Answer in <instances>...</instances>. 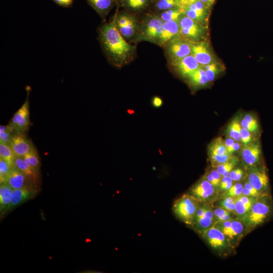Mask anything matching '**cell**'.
<instances>
[{
	"label": "cell",
	"mask_w": 273,
	"mask_h": 273,
	"mask_svg": "<svg viewBox=\"0 0 273 273\" xmlns=\"http://www.w3.org/2000/svg\"><path fill=\"white\" fill-rule=\"evenodd\" d=\"M99 38L106 58L113 66L120 68L134 58L135 47L127 42L122 36L116 26L114 19L100 27Z\"/></svg>",
	"instance_id": "1"
},
{
	"label": "cell",
	"mask_w": 273,
	"mask_h": 273,
	"mask_svg": "<svg viewBox=\"0 0 273 273\" xmlns=\"http://www.w3.org/2000/svg\"><path fill=\"white\" fill-rule=\"evenodd\" d=\"M273 216V201L269 194L256 198L249 211L243 216V221L253 229L270 219Z\"/></svg>",
	"instance_id": "2"
},
{
	"label": "cell",
	"mask_w": 273,
	"mask_h": 273,
	"mask_svg": "<svg viewBox=\"0 0 273 273\" xmlns=\"http://www.w3.org/2000/svg\"><path fill=\"white\" fill-rule=\"evenodd\" d=\"M200 202L191 194H185L173 203V211L181 221L192 225Z\"/></svg>",
	"instance_id": "3"
},
{
	"label": "cell",
	"mask_w": 273,
	"mask_h": 273,
	"mask_svg": "<svg viewBox=\"0 0 273 273\" xmlns=\"http://www.w3.org/2000/svg\"><path fill=\"white\" fill-rule=\"evenodd\" d=\"M163 21L158 15L150 14L140 23L135 41H147L157 44L160 35Z\"/></svg>",
	"instance_id": "4"
},
{
	"label": "cell",
	"mask_w": 273,
	"mask_h": 273,
	"mask_svg": "<svg viewBox=\"0 0 273 273\" xmlns=\"http://www.w3.org/2000/svg\"><path fill=\"white\" fill-rule=\"evenodd\" d=\"M179 34L183 37L192 42L205 40L207 29L195 20L190 18L184 13L178 20Z\"/></svg>",
	"instance_id": "5"
},
{
	"label": "cell",
	"mask_w": 273,
	"mask_h": 273,
	"mask_svg": "<svg viewBox=\"0 0 273 273\" xmlns=\"http://www.w3.org/2000/svg\"><path fill=\"white\" fill-rule=\"evenodd\" d=\"M193 43L179 34L170 39L164 46L169 63L172 64L191 54Z\"/></svg>",
	"instance_id": "6"
},
{
	"label": "cell",
	"mask_w": 273,
	"mask_h": 273,
	"mask_svg": "<svg viewBox=\"0 0 273 273\" xmlns=\"http://www.w3.org/2000/svg\"><path fill=\"white\" fill-rule=\"evenodd\" d=\"M116 27L125 40L135 39L140 27L136 17L131 13L122 12L117 14L114 18Z\"/></svg>",
	"instance_id": "7"
},
{
	"label": "cell",
	"mask_w": 273,
	"mask_h": 273,
	"mask_svg": "<svg viewBox=\"0 0 273 273\" xmlns=\"http://www.w3.org/2000/svg\"><path fill=\"white\" fill-rule=\"evenodd\" d=\"M28 91L27 90V96L24 103L14 114L8 124L15 133H25L30 125Z\"/></svg>",
	"instance_id": "8"
},
{
	"label": "cell",
	"mask_w": 273,
	"mask_h": 273,
	"mask_svg": "<svg viewBox=\"0 0 273 273\" xmlns=\"http://www.w3.org/2000/svg\"><path fill=\"white\" fill-rule=\"evenodd\" d=\"M200 234L207 244L219 253H225L232 246L224 234L214 225Z\"/></svg>",
	"instance_id": "9"
},
{
	"label": "cell",
	"mask_w": 273,
	"mask_h": 273,
	"mask_svg": "<svg viewBox=\"0 0 273 273\" xmlns=\"http://www.w3.org/2000/svg\"><path fill=\"white\" fill-rule=\"evenodd\" d=\"M214 225L219 229L232 243L242 236L246 226L243 221L237 219L216 221Z\"/></svg>",
	"instance_id": "10"
},
{
	"label": "cell",
	"mask_w": 273,
	"mask_h": 273,
	"mask_svg": "<svg viewBox=\"0 0 273 273\" xmlns=\"http://www.w3.org/2000/svg\"><path fill=\"white\" fill-rule=\"evenodd\" d=\"M191 54L202 67L218 61L209 43L206 40L193 42Z\"/></svg>",
	"instance_id": "11"
},
{
	"label": "cell",
	"mask_w": 273,
	"mask_h": 273,
	"mask_svg": "<svg viewBox=\"0 0 273 273\" xmlns=\"http://www.w3.org/2000/svg\"><path fill=\"white\" fill-rule=\"evenodd\" d=\"M208 10L200 0H194L183 7L184 14L204 26L207 23Z\"/></svg>",
	"instance_id": "12"
},
{
	"label": "cell",
	"mask_w": 273,
	"mask_h": 273,
	"mask_svg": "<svg viewBox=\"0 0 273 273\" xmlns=\"http://www.w3.org/2000/svg\"><path fill=\"white\" fill-rule=\"evenodd\" d=\"M248 181L261 195L269 194V178L264 168L253 169L249 174Z\"/></svg>",
	"instance_id": "13"
},
{
	"label": "cell",
	"mask_w": 273,
	"mask_h": 273,
	"mask_svg": "<svg viewBox=\"0 0 273 273\" xmlns=\"http://www.w3.org/2000/svg\"><path fill=\"white\" fill-rule=\"evenodd\" d=\"M4 183L8 185L13 190L36 186L37 184L14 166L13 167Z\"/></svg>",
	"instance_id": "14"
},
{
	"label": "cell",
	"mask_w": 273,
	"mask_h": 273,
	"mask_svg": "<svg viewBox=\"0 0 273 273\" xmlns=\"http://www.w3.org/2000/svg\"><path fill=\"white\" fill-rule=\"evenodd\" d=\"M10 146L15 155L18 157H24L35 148L31 141L23 133H14Z\"/></svg>",
	"instance_id": "15"
},
{
	"label": "cell",
	"mask_w": 273,
	"mask_h": 273,
	"mask_svg": "<svg viewBox=\"0 0 273 273\" xmlns=\"http://www.w3.org/2000/svg\"><path fill=\"white\" fill-rule=\"evenodd\" d=\"M37 186L13 190L11 197L9 211L13 210L26 201L34 198L38 193Z\"/></svg>",
	"instance_id": "16"
},
{
	"label": "cell",
	"mask_w": 273,
	"mask_h": 273,
	"mask_svg": "<svg viewBox=\"0 0 273 273\" xmlns=\"http://www.w3.org/2000/svg\"><path fill=\"white\" fill-rule=\"evenodd\" d=\"M171 64L179 75L186 78L201 67L192 54Z\"/></svg>",
	"instance_id": "17"
},
{
	"label": "cell",
	"mask_w": 273,
	"mask_h": 273,
	"mask_svg": "<svg viewBox=\"0 0 273 273\" xmlns=\"http://www.w3.org/2000/svg\"><path fill=\"white\" fill-rule=\"evenodd\" d=\"M214 193L215 187L207 179L198 182L190 190V194L200 202L208 199L213 196Z\"/></svg>",
	"instance_id": "18"
},
{
	"label": "cell",
	"mask_w": 273,
	"mask_h": 273,
	"mask_svg": "<svg viewBox=\"0 0 273 273\" xmlns=\"http://www.w3.org/2000/svg\"><path fill=\"white\" fill-rule=\"evenodd\" d=\"M179 32L178 21L163 22L157 44L161 47L164 46L170 39L178 35Z\"/></svg>",
	"instance_id": "19"
},
{
	"label": "cell",
	"mask_w": 273,
	"mask_h": 273,
	"mask_svg": "<svg viewBox=\"0 0 273 273\" xmlns=\"http://www.w3.org/2000/svg\"><path fill=\"white\" fill-rule=\"evenodd\" d=\"M242 156L244 162L249 166L257 164L260 158L261 149L258 143L244 145L242 149Z\"/></svg>",
	"instance_id": "20"
},
{
	"label": "cell",
	"mask_w": 273,
	"mask_h": 273,
	"mask_svg": "<svg viewBox=\"0 0 273 273\" xmlns=\"http://www.w3.org/2000/svg\"><path fill=\"white\" fill-rule=\"evenodd\" d=\"M205 210L204 214L195 219L192 226L199 233L212 226L215 223V216L213 210L209 206L205 205Z\"/></svg>",
	"instance_id": "21"
},
{
	"label": "cell",
	"mask_w": 273,
	"mask_h": 273,
	"mask_svg": "<svg viewBox=\"0 0 273 273\" xmlns=\"http://www.w3.org/2000/svg\"><path fill=\"white\" fill-rule=\"evenodd\" d=\"M0 184V214L1 218H2L9 211L11 197L13 190L5 183Z\"/></svg>",
	"instance_id": "22"
},
{
	"label": "cell",
	"mask_w": 273,
	"mask_h": 273,
	"mask_svg": "<svg viewBox=\"0 0 273 273\" xmlns=\"http://www.w3.org/2000/svg\"><path fill=\"white\" fill-rule=\"evenodd\" d=\"M99 15L105 19L112 8L114 0H86Z\"/></svg>",
	"instance_id": "23"
},
{
	"label": "cell",
	"mask_w": 273,
	"mask_h": 273,
	"mask_svg": "<svg viewBox=\"0 0 273 273\" xmlns=\"http://www.w3.org/2000/svg\"><path fill=\"white\" fill-rule=\"evenodd\" d=\"M256 198L241 195L236 199L235 213L244 216L250 209Z\"/></svg>",
	"instance_id": "24"
},
{
	"label": "cell",
	"mask_w": 273,
	"mask_h": 273,
	"mask_svg": "<svg viewBox=\"0 0 273 273\" xmlns=\"http://www.w3.org/2000/svg\"><path fill=\"white\" fill-rule=\"evenodd\" d=\"M121 6L130 13H139L146 9L152 0H118Z\"/></svg>",
	"instance_id": "25"
},
{
	"label": "cell",
	"mask_w": 273,
	"mask_h": 273,
	"mask_svg": "<svg viewBox=\"0 0 273 273\" xmlns=\"http://www.w3.org/2000/svg\"><path fill=\"white\" fill-rule=\"evenodd\" d=\"M13 165L32 179L36 183H38V174L29 165L23 157L16 156L13 161Z\"/></svg>",
	"instance_id": "26"
},
{
	"label": "cell",
	"mask_w": 273,
	"mask_h": 273,
	"mask_svg": "<svg viewBox=\"0 0 273 273\" xmlns=\"http://www.w3.org/2000/svg\"><path fill=\"white\" fill-rule=\"evenodd\" d=\"M190 84L196 87L206 86L209 82L207 77L205 70L204 68L200 67L188 77Z\"/></svg>",
	"instance_id": "27"
},
{
	"label": "cell",
	"mask_w": 273,
	"mask_h": 273,
	"mask_svg": "<svg viewBox=\"0 0 273 273\" xmlns=\"http://www.w3.org/2000/svg\"><path fill=\"white\" fill-rule=\"evenodd\" d=\"M154 8L157 11H164L173 9H183L179 0H156Z\"/></svg>",
	"instance_id": "28"
},
{
	"label": "cell",
	"mask_w": 273,
	"mask_h": 273,
	"mask_svg": "<svg viewBox=\"0 0 273 273\" xmlns=\"http://www.w3.org/2000/svg\"><path fill=\"white\" fill-rule=\"evenodd\" d=\"M209 82L213 81L218 75L223 71L222 64L217 62L212 63L203 67Z\"/></svg>",
	"instance_id": "29"
},
{
	"label": "cell",
	"mask_w": 273,
	"mask_h": 273,
	"mask_svg": "<svg viewBox=\"0 0 273 273\" xmlns=\"http://www.w3.org/2000/svg\"><path fill=\"white\" fill-rule=\"evenodd\" d=\"M23 157L29 165L39 174L40 162L36 148H35Z\"/></svg>",
	"instance_id": "30"
},
{
	"label": "cell",
	"mask_w": 273,
	"mask_h": 273,
	"mask_svg": "<svg viewBox=\"0 0 273 273\" xmlns=\"http://www.w3.org/2000/svg\"><path fill=\"white\" fill-rule=\"evenodd\" d=\"M183 13V9H173L162 11L158 15L163 22H166L178 21Z\"/></svg>",
	"instance_id": "31"
},
{
	"label": "cell",
	"mask_w": 273,
	"mask_h": 273,
	"mask_svg": "<svg viewBox=\"0 0 273 273\" xmlns=\"http://www.w3.org/2000/svg\"><path fill=\"white\" fill-rule=\"evenodd\" d=\"M210 154L216 155H225L229 154L225 145L224 142L220 138L214 141L210 146Z\"/></svg>",
	"instance_id": "32"
},
{
	"label": "cell",
	"mask_w": 273,
	"mask_h": 273,
	"mask_svg": "<svg viewBox=\"0 0 273 273\" xmlns=\"http://www.w3.org/2000/svg\"><path fill=\"white\" fill-rule=\"evenodd\" d=\"M15 155L10 146L7 144L0 143V157L4 159L11 165H13Z\"/></svg>",
	"instance_id": "33"
},
{
	"label": "cell",
	"mask_w": 273,
	"mask_h": 273,
	"mask_svg": "<svg viewBox=\"0 0 273 273\" xmlns=\"http://www.w3.org/2000/svg\"><path fill=\"white\" fill-rule=\"evenodd\" d=\"M241 126L238 120L235 119L230 124L228 132L229 137L233 139L236 142L241 141L240 131Z\"/></svg>",
	"instance_id": "34"
},
{
	"label": "cell",
	"mask_w": 273,
	"mask_h": 273,
	"mask_svg": "<svg viewBox=\"0 0 273 273\" xmlns=\"http://www.w3.org/2000/svg\"><path fill=\"white\" fill-rule=\"evenodd\" d=\"M15 132L8 125L0 126V143L10 145Z\"/></svg>",
	"instance_id": "35"
},
{
	"label": "cell",
	"mask_w": 273,
	"mask_h": 273,
	"mask_svg": "<svg viewBox=\"0 0 273 273\" xmlns=\"http://www.w3.org/2000/svg\"><path fill=\"white\" fill-rule=\"evenodd\" d=\"M14 165L0 157V183H4Z\"/></svg>",
	"instance_id": "36"
},
{
	"label": "cell",
	"mask_w": 273,
	"mask_h": 273,
	"mask_svg": "<svg viewBox=\"0 0 273 273\" xmlns=\"http://www.w3.org/2000/svg\"><path fill=\"white\" fill-rule=\"evenodd\" d=\"M235 161H229L225 163L216 166V170L222 175V177L229 176L230 172L233 170L235 166Z\"/></svg>",
	"instance_id": "37"
},
{
	"label": "cell",
	"mask_w": 273,
	"mask_h": 273,
	"mask_svg": "<svg viewBox=\"0 0 273 273\" xmlns=\"http://www.w3.org/2000/svg\"><path fill=\"white\" fill-rule=\"evenodd\" d=\"M236 198L226 197L220 202L221 207L232 212H235V203Z\"/></svg>",
	"instance_id": "38"
},
{
	"label": "cell",
	"mask_w": 273,
	"mask_h": 273,
	"mask_svg": "<svg viewBox=\"0 0 273 273\" xmlns=\"http://www.w3.org/2000/svg\"><path fill=\"white\" fill-rule=\"evenodd\" d=\"M244 186L241 183H236L231 186L227 190L225 194L226 197H232L236 198L242 195Z\"/></svg>",
	"instance_id": "39"
},
{
	"label": "cell",
	"mask_w": 273,
	"mask_h": 273,
	"mask_svg": "<svg viewBox=\"0 0 273 273\" xmlns=\"http://www.w3.org/2000/svg\"><path fill=\"white\" fill-rule=\"evenodd\" d=\"M211 161L217 165L230 161L232 159L231 154L216 155L210 154Z\"/></svg>",
	"instance_id": "40"
},
{
	"label": "cell",
	"mask_w": 273,
	"mask_h": 273,
	"mask_svg": "<svg viewBox=\"0 0 273 273\" xmlns=\"http://www.w3.org/2000/svg\"><path fill=\"white\" fill-rule=\"evenodd\" d=\"M241 141L244 144H249L252 139L250 131L241 126L240 131Z\"/></svg>",
	"instance_id": "41"
},
{
	"label": "cell",
	"mask_w": 273,
	"mask_h": 273,
	"mask_svg": "<svg viewBox=\"0 0 273 273\" xmlns=\"http://www.w3.org/2000/svg\"><path fill=\"white\" fill-rule=\"evenodd\" d=\"M233 180L229 176L222 177L219 186L222 190H228L233 185Z\"/></svg>",
	"instance_id": "42"
},
{
	"label": "cell",
	"mask_w": 273,
	"mask_h": 273,
	"mask_svg": "<svg viewBox=\"0 0 273 273\" xmlns=\"http://www.w3.org/2000/svg\"><path fill=\"white\" fill-rule=\"evenodd\" d=\"M244 174L243 171L240 168L232 170L229 173V176L233 181H239Z\"/></svg>",
	"instance_id": "43"
},
{
	"label": "cell",
	"mask_w": 273,
	"mask_h": 273,
	"mask_svg": "<svg viewBox=\"0 0 273 273\" xmlns=\"http://www.w3.org/2000/svg\"><path fill=\"white\" fill-rule=\"evenodd\" d=\"M240 124L243 128L248 130L250 132L256 131L258 127V125L253 124L246 120L244 118L241 120Z\"/></svg>",
	"instance_id": "44"
},
{
	"label": "cell",
	"mask_w": 273,
	"mask_h": 273,
	"mask_svg": "<svg viewBox=\"0 0 273 273\" xmlns=\"http://www.w3.org/2000/svg\"><path fill=\"white\" fill-rule=\"evenodd\" d=\"M215 218L217 220L220 217L226 214H231L232 212H230L222 207L217 208L213 210Z\"/></svg>",
	"instance_id": "45"
},
{
	"label": "cell",
	"mask_w": 273,
	"mask_h": 273,
	"mask_svg": "<svg viewBox=\"0 0 273 273\" xmlns=\"http://www.w3.org/2000/svg\"><path fill=\"white\" fill-rule=\"evenodd\" d=\"M244 187L253 193L257 197L262 195L249 181H247L244 184Z\"/></svg>",
	"instance_id": "46"
},
{
	"label": "cell",
	"mask_w": 273,
	"mask_h": 273,
	"mask_svg": "<svg viewBox=\"0 0 273 273\" xmlns=\"http://www.w3.org/2000/svg\"><path fill=\"white\" fill-rule=\"evenodd\" d=\"M235 143V141L230 137L225 140L224 144L229 154H231V151Z\"/></svg>",
	"instance_id": "47"
},
{
	"label": "cell",
	"mask_w": 273,
	"mask_h": 273,
	"mask_svg": "<svg viewBox=\"0 0 273 273\" xmlns=\"http://www.w3.org/2000/svg\"><path fill=\"white\" fill-rule=\"evenodd\" d=\"M56 4L60 6L63 7H68L70 6L73 0H53Z\"/></svg>",
	"instance_id": "48"
},
{
	"label": "cell",
	"mask_w": 273,
	"mask_h": 273,
	"mask_svg": "<svg viewBox=\"0 0 273 273\" xmlns=\"http://www.w3.org/2000/svg\"><path fill=\"white\" fill-rule=\"evenodd\" d=\"M152 103L155 107L159 108L163 104V101L160 97L155 96L152 99Z\"/></svg>",
	"instance_id": "49"
},
{
	"label": "cell",
	"mask_w": 273,
	"mask_h": 273,
	"mask_svg": "<svg viewBox=\"0 0 273 273\" xmlns=\"http://www.w3.org/2000/svg\"><path fill=\"white\" fill-rule=\"evenodd\" d=\"M244 118L246 120H247V121H248L249 122H250V123H252L253 124H254V125H258L257 119L254 116H252L250 114L246 115L244 116Z\"/></svg>",
	"instance_id": "50"
},
{
	"label": "cell",
	"mask_w": 273,
	"mask_h": 273,
	"mask_svg": "<svg viewBox=\"0 0 273 273\" xmlns=\"http://www.w3.org/2000/svg\"><path fill=\"white\" fill-rule=\"evenodd\" d=\"M210 174L220 185V181L222 179V175L216 170H212L211 171Z\"/></svg>",
	"instance_id": "51"
},
{
	"label": "cell",
	"mask_w": 273,
	"mask_h": 273,
	"mask_svg": "<svg viewBox=\"0 0 273 273\" xmlns=\"http://www.w3.org/2000/svg\"><path fill=\"white\" fill-rule=\"evenodd\" d=\"M206 179L208 180L215 187L219 186V184L214 179V178L210 173L207 175Z\"/></svg>",
	"instance_id": "52"
},
{
	"label": "cell",
	"mask_w": 273,
	"mask_h": 273,
	"mask_svg": "<svg viewBox=\"0 0 273 273\" xmlns=\"http://www.w3.org/2000/svg\"><path fill=\"white\" fill-rule=\"evenodd\" d=\"M242 195L249 197L257 198L253 193L244 187L243 188Z\"/></svg>",
	"instance_id": "53"
},
{
	"label": "cell",
	"mask_w": 273,
	"mask_h": 273,
	"mask_svg": "<svg viewBox=\"0 0 273 273\" xmlns=\"http://www.w3.org/2000/svg\"><path fill=\"white\" fill-rule=\"evenodd\" d=\"M208 9L211 7L215 0H200Z\"/></svg>",
	"instance_id": "54"
},
{
	"label": "cell",
	"mask_w": 273,
	"mask_h": 273,
	"mask_svg": "<svg viewBox=\"0 0 273 273\" xmlns=\"http://www.w3.org/2000/svg\"><path fill=\"white\" fill-rule=\"evenodd\" d=\"M240 147H241L240 144L238 143V142H235L232 148V149L231 151V154L239 150L240 149Z\"/></svg>",
	"instance_id": "55"
},
{
	"label": "cell",
	"mask_w": 273,
	"mask_h": 273,
	"mask_svg": "<svg viewBox=\"0 0 273 273\" xmlns=\"http://www.w3.org/2000/svg\"><path fill=\"white\" fill-rule=\"evenodd\" d=\"M179 1H180L183 8V7L185 5L194 1V0H179Z\"/></svg>",
	"instance_id": "56"
},
{
	"label": "cell",
	"mask_w": 273,
	"mask_h": 273,
	"mask_svg": "<svg viewBox=\"0 0 273 273\" xmlns=\"http://www.w3.org/2000/svg\"><path fill=\"white\" fill-rule=\"evenodd\" d=\"M156 1V0H152V1Z\"/></svg>",
	"instance_id": "57"
}]
</instances>
